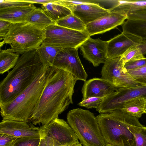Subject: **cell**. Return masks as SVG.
Returning a JSON list of instances; mask_svg holds the SVG:
<instances>
[{
  "label": "cell",
  "instance_id": "cell-1",
  "mask_svg": "<svg viewBox=\"0 0 146 146\" xmlns=\"http://www.w3.org/2000/svg\"><path fill=\"white\" fill-rule=\"evenodd\" d=\"M77 79L70 73L49 67L40 97L29 119L34 125L47 124L73 103L72 97Z\"/></svg>",
  "mask_w": 146,
  "mask_h": 146
},
{
  "label": "cell",
  "instance_id": "cell-2",
  "mask_svg": "<svg viewBox=\"0 0 146 146\" xmlns=\"http://www.w3.org/2000/svg\"><path fill=\"white\" fill-rule=\"evenodd\" d=\"M46 66L35 50L19 56L13 69L0 84V105L16 98L34 81Z\"/></svg>",
  "mask_w": 146,
  "mask_h": 146
},
{
  "label": "cell",
  "instance_id": "cell-3",
  "mask_svg": "<svg viewBox=\"0 0 146 146\" xmlns=\"http://www.w3.org/2000/svg\"><path fill=\"white\" fill-rule=\"evenodd\" d=\"M48 67L45 66L33 82L13 100L0 105L3 119L29 121L44 87Z\"/></svg>",
  "mask_w": 146,
  "mask_h": 146
},
{
  "label": "cell",
  "instance_id": "cell-4",
  "mask_svg": "<svg viewBox=\"0 0 146 146\" xmlns=\"http://www.w3.org/2000/svg\"><path fill=\"white\" fill-rule=\"evenodd\" d=\"M106 143L117 146H133L134 137L131 127L141 124L138 119L120 110L101 113L96 116Z\"/></svg>",
  "mask_w": 146,
  "mask_h": 146
},
{
  "label": "cell",
  "instance_id": "cell-5",
  "mask_svg": "<svg viewBox=\"0 0 146 146\" xmlns=\"http://www.w3.org/2000/svg\"><path fill=\"white\" fill-rule=\"evenodd\" d=\"M68 123L83 146H106L96 116L89 110L78 108L70 110Z\"/></svg>",
  "mask_w": 146,
  "mask_h": 146
},
{
  "label": "cell",
  "instance_id": "cell-6",
  "mask_svg": "<svg viewBox=\"0 0 146 146\" xmlns=\"http://www.w3.org/2000/svg\"><path fill=\"white\" fill-rule=\"evenodd\" d=\"M44 30L27 22L12 24L3 39L14 52L19 54L36 50L43 42Z\"/></svg>",
  "mask_w": 146,
  "mask_h": 146
},
{
  "label": "cell",
  "instance_id": "cell-7",
  "mask_svg": "<svg viewBox=\"0 0 146 146\" xmlns=\"http://www.w3.org/2000/svg\"><path fill=\"white\" fill-rule=\"evenodd\" d=\"M45 36L42 44L62 48L78 49L90 36L85 31L74 30L53 24L44 30Z\"/></svg>",
  "mask_w": 146,
  "mask_h": 146
},
{
  "label": "cell",
  "instance_id": "cell-8",
  "mask_svg": "<svg viewBox=\"0 0 146 146\" xmlns=\"http://www.w3.org/2000/svg\"><path fill=\"white\" fill-rule=\"evenodd\" d=\"M38 130L40 137L53 146H72L80 143L73 129L63 119L56 118Z\"/></svg>",
  "mask_w": 146,
  "mask_h": 146
},
{
  "label": "cell",
  "instance_id": "cell-9",
  "mask_svg": "<svg viewBox=\"0 0 146 146\" xmlns=\"http://www.w3.org/2000/svg\"><path fill=\"white\" fill-rule=\"evenodd\" d=\"M140 97L146 98V86L119 88L111 94L104 98L96 110L100 113L119 110L126 102Z\"/></svg>",
  "mask_w": 146,
  "mask_h": 146
},
{
  "label": "cell",
  "instance_id": "cell-10",
  "mask_svg": "<svg viewBox=\"0 0 146 146\" xmlns=\"http://www.w3.org/2000/svg\"><path fill=\"white\" fill-rule=\"evenodd\" d=\"M124 66L120 57L107 58L101 72L102 78L108 81L117 88L141 86L125 70Z\"/></svg>",
  "mask_w": 146,
  "mask_h": 146
},
{
  "label": "cell",
  "instance_id": "cell-11",
  "mask_svg": "<svg viewBox=\"0 0 146 146\" xmlns=\"http://www.w3.org/2000/svg\"><path fill=\"white\" fill-rule=\"evenodd\" d=\"M78 49L62 48L57 54L53 66L70 73L77 80L85 82L86 80L88 74L79 58Z\"/></svg>",
  "mask_w": 146,
  "mask_h": 146
},
{
  "label": "cell",
  "instance_id": "cell-12",
  "mask_svg": "<svg viewBox=\"0 0 146 146\" xmlns=\"http://www.w3.org/2000/svg\"><path fill=\"white\" fill-rule=\"evenodd\" d=\"M107 42L90 36L80 46L83 57L95 67L104 63L107 59Z\"/></svg>",
  "mask_w": 146,
  "mask_h": 146
},
{
  "label": "cell",
  "instance_id": "cell-13",
  "mask_svg": "<svg viewBox=\"0 0 146 146\" xmlns=\"http://www.w3.org/2000/svg\"><path fill=\"white\" fill-rule=\"evenodd\" d=\"M127 19V16L124 13L110 12L87 25L86 31L90 36L103 33L122 25Z\"/></svg>",
  "mask_w": 146,
  "mask_h": 146
},
{
  "label": "cell",
  "instance_id": "cell-14",
  "mask_svg": "<svg viewBox=\"0 0 146 146\" xmlns=\"http://www.w3.org/2000/svg\"><path fill=\"white\" fill-rule=\"evenodd\" d=\"M142 40L135 35L122 32L107 41V58L113 59L121 56L129 48L139 44Z\"/></svg>",
  "mask_w": 146,
  "mask_h": 146
},
{
  "label": "cell",
  "instance_id": "cell-15",
  "mask_svg": "<svg viewBox=\"0 0 146 146\" xmlns=\"http://www.w3.org/2000/svg\"><path fill=\"white\" fill-rule=\"evenodd\" d=\"M118 88L102 78H94L84 82L81 92L82 100L91 97L105 98Z\"/></svg>",
  "mask_w": 146,
  "mask_h": 146
},
{
  "label": "cell",
  "instance_id": "cell-16",
  "mask_svg": "<svg viewBox=\"0 0 146 146\" xmlns=\"http://www.w3.org/2000/svg\"><path fill=\"white\" fill-rule=\"evenodd\" d=\"M32 124L22 121L3 119L0 123V133L9 135L17 138L40 137L39 128H34Z\"/></svg>",
  "mask_w": 146,
  "mask_h": 146
},
{
  "label": "cell",
  "instance_id": "cell-17",
  "mask_svg": "<svg viewBox=\"0 0 146 146\" xmlns=\"http://www.w3.org/2000/svg\"><path fill=\"white\" fill-rule=\"evenodd\" d=\"M72 14L79 18L86 25L110 13L98 5L91 3L74 5L67 7Z\"/></svg>",
  "mask_w": 146,
  "mask_h": 146
},
{
  "label": "cell",
  "instance_id": "cell-18",
  "mask_svg": "<svg viewBox=\"0 0 146 146\" xmlns=\"http://www.w3.org/2000/svg\"><path fill=\"white\" fill-rule=\"evenodd\" d=\"M110 12L124 13L127 19L146 21V0H119V4Z\"/></svg>",
  "mask_w": 146,
  "mask_h": 146
},
{
  "label": "cell",
  "instance_id": "cell-19",
  "mask_svg": "<svg viewBox=\"0 0 146 146\" xmlns=\"http://www.w3.org/2000/svg\"><path fill=\"white\" fill-rule=\"evenodd\" d=\"M34 4L0 9V20L12 24L25 22L29 15L36 8Z\"/></svg>",
  "mask_w": 146,
  "mask_h": 146
},
{
  "label": "cell",
  "instance_id": "cell-20",
  "mask_svg": "<svg viewBox=\"0 0 146 146\" xmlns=\"http://www.w3.org/2000/svg\"><path fill=\"white\" fill-rule=\"evenodd\" d=\"M119 110L138 119L143 114L146 113V98L138 97L127 102Z\"/></svg>",
  "mask_w": 146,
  "mask_h": 146
},
{
  "label": "cell",
  "instance_id": "cell-21",
  "mask_svg": "<svg viewBox=\"0 0 146 146\" xmlns=\"http://www.w3.org/2000/svg\"><path fill=\"white\" fill-rule=\"evenodd\" d=\"M55 2L42 5L41 8L45 14L55 23L72 14L71 11L68 8Z\"/></svg>",
  "mask_w": 146,
  "mask_h": 146
},
{
  "label": "cell",
  "instance_id": "cell-22",
  "mask_svg": "<svg viewBox=\"0 0 146 146\" xmlns=\"http://www.w3.org/2000/svg\"><path fill=\"white\" fill-rule=\"evenodd\" d=\"M25 22L31 24L42 30L55 23L47 16L41 8H36L29 15Z\"/></svg>",
  "mask_w": 146,
  "mask_h": 146
},
{
  "label": "cell",
  "instance_id": "cell-23",
  "mask_svg": "<svg viewBox=\"0 0 146 146\" xmlns=\"http://www.w3.org/2000/svg\"><path fill=\"white\" fill-rule=\"evenodd\" d=\"M20 54L14 52L11 48L0 49V74H3L13 68L16 65Z\"/></svg>",
  "mask_w": 146,
  "mask_h": 146
},
{
  "label": "cell",
  "instance_id": "cell-24",
  "mask_svg": "<svg viewBox=\"0 0 146 146\" xmlns=\"http://www.w3.org/2000/svg\"><path fill=\"white\" fill-rule=\"evenodd\" d=\"M62 48L57 46L41 44L36 50L43 64L46 66L51 67L53 66L57 54Z\"/></svg>",
  "mask_w": 146,
  "mask_h": 146
},
{
  "label": "cell",
  "instance_id": "cell-25",
  "mask_svg": "<svg viewBox=\"0 0 146 146\" xmlns=\"http://www.w3.org/2000/svg\"><path fill=\"white\" fill-rule=\"evenodd\" d=\"M121 25L123 32L146 39V21L127 19Z\"/></svg>",
  "mask_w": 146,
  "mask_h": 146
},
{
  "label": "cell",
  "instance_id": "cell-26",
  "mask_svg": "<svg viewBox=\"0 0 146 146\" xmlns=\"http://www.w3.org/2000/svg\"><path fill=\"white\" fill-rule=\"evenodd\" d=\"M146 54V39H142L139 44L129 48L120 57L123 64L129 61L137 58H145Z\"/></svg>",
  "mask_w": 146,
  "mask_h": 146
},
{
  "label": "cell",
  "instance_id": "cell-27",
  "mask_svg": "<svg viewBox=\"0 0 146 146\" xmlns=\"http://www.w3.org/2000/svg\"><path fill=\"white\" fill-rule=\"evenodd\" d=\"M55 24L74 30L86 31V25L79 18L72 14L57 21Z\"/></svg>",
  "mask_w": 146,
  "mask_h": 146
},
{
  "label": "cell",
  "instance_id": "cell-28",
  "mask_svg": "<svg viewBox=\"0 0 146 146\" xmlns=\"http://www.w3.org/2000/svg\"><path fill=\"white\" fill-rule=\"evenodd\" d=\"M130 131L134 137L133 146H146V126L141 123L132 126Z\"/></svg>",
  "mask_w": 146,
  "mask_h": 146
},
{
  "label": "cell",
  "instance_id": "cell-29",
  "mask_svg": "<svg viewBox=\"0 0 146 146\" xmlns=\"http://www.w3.org/2000/svg\"><path fill=\"white\" fill-rule=\"evenodd\" d=\"M127 71L137 83L146 86V64L139 68Z\"/></svg>",
  "mask_w": 146,
  "mask_h": 146
},
{
  "label": "cell",
  "instance_id": "cell-30",
  "mask_svg": "<svg viewBox=\"0 0 146 146\" xmlns=\"http://www.w3.org/2000/svg\"><path fill=\"white\" fill-rule=\"evenodd\" d=\"M40 137H26L18 138L12 146H39Z\"/></svg>",
  "mask_w": 146,
  "mask_h": 146
},
{
  "label": "cell",
  "instance_id": "cell-31",
  "mask_svg": "<svg viewBox=\"0 0 146 146\" xmlns=\"http://www.w3.org/2000/svg\"><path fill=\"white\" fill-rule=\"evenodd\" d=\"M104 98L98 97H91L82 100L78 105L87 109L92 108H97L103 101Z\"/></svg>",
  "mask_w": 146,
  "mask_h": 146
},
{
  "label": "cell",
  "instance_id": "cell-32",
  "mask_svg": "<svg viewBox=\"0 0 146 146\" xmlns=\"http://www.w3.org/2000/svg\"><path fill=\"white\" fill-rule=\"evenodd\" d=\"M89 3L98 5L104 9L110 11L117 6L119 4L118 0H88Z\"/></svg>",
  "mask_w": 146,
  "mask_h": 146
},
{
  "label": "cell",
  "instance_id": "cell-33",
  "mask_svg": "<svg viewBox=\"0 0 146 146\" xmlns=\"http://www.w3.org/2000/svg\"><path fill=\"white\" fill-rule=\"evenodd\" d=\"M34 4L22 0H0V9L30 5Z\"/></svg>",
  "mask_w": 146,
  "mask_h": 146
},
{
  "label": "cell",
  "instance_id": "cell-34",
  "mask_svg": "<svg viewBox=\"0 0 146 146\" xmlns=\"http://www.w3.org/2000/svg\"><path fill=\"white\" fill-rule=\"evenodd\" d=\"M146 64V58L135 59L126 62L124 66L125 71L136 69Z\"/></svg>",
  "mask_w": 146,
  "mask_h": 146
},
{
  "label": "cell",
  "instance_id": "cell-35",
  "mask_svg": "<svg viewBox=\"0 0 146 146\" xmlns=\"http://www.w3.org/2000/svg\"><path fill=\"white\" fill-rule=\"evenodd\" d=\"M17 138L9 135L0 133V146H12Z\"/></svg>",
  "mask_w": 146,
  "mask_h": 146
},
{
  "label": "cell",
  "instance_id": "cell-36",
  "mask_svg": "<svg viewBox=\"0 0 146 146\" xmlns=\"http://www.w3.org/2000/svg\"><path fill=\"white\" fill-rule=\"evenodd\" d=\"M12 24L7 21L0 20V40L3 39L7 34Z\"/></svg>",
  "mask_w": 146,
  "mask_h": 146
},
{
  "label": "cell",
  "instance_id": "cell-37",
  "mask_svg": "<svg viewBox=\"0 0 146 146\" xmlns=\"http://www.w3.org/2000/svg\"><path fill=\"white\" fill-rule=\"evenodd\" d=\"M57 0H22V1L31 3L33 4L38 3L41 4L42 5L47 3H51L56 1Z\"/></svg>",
  "mask_w": 146,
  "mask_h": 146
},
{
  "label": "cell",
  "instance_id": "cell-38",
  "mask_svg": "<svg viewBox=\"0 0 146 146\" xmlns=\"http://www.w3.org/2000/svg\"><path fill=\"white\" fill-rule=\"evenodd\" d=\"M39 146H53L45 139L40 137V140Z\"/></svg>",
  "mask_w": 146,
  "mask_h": 146
},
{
  "label": "cell",
  "instance_id": "cell-39",
  "mask_svg": "<svg viewBox=\"0 0 146 146\" xmlns=\"http://www.w3.org/2000/svg\"><path fill=\"white\" fill-rule=\"evenodd\" d=\"M5 44V42H4L3 40V41L2 42H0V48H1V47L2 46L3 44Z\"/></svg>",
  "mask_w": 146,
  "mask_h": 146
},
{
  "label": "cell",
  "instance_id": "cell-40",
  "mask_svg": "<svg viewBox=\"0 0 146 146\" xmlns=\"http://www.w3.org/2000/svg\"><path fill=\"white\" fill-rule=\"evenodd\" d=\"M72 146H83L80 143L79 144L76 145H75Z\"/></svg>",
  "mask_w": 146,
  "mask_h": 146
},
{
  "label": "cell",
  "instance_id": "cell-41",
  "mask_svg": "<svg viewBox=\"0 0 146 146\" xmlns=\"http://www.w3.org/2000/svg\"><path fill=\"white\" fill-rule=\"evenodd\" d=\"M106 146H117L114 145H111L110 144L107 143L106 145Z\"/></svg>",
  "mask_w": 146,
  "mask_h": 146
}]
</instances>
